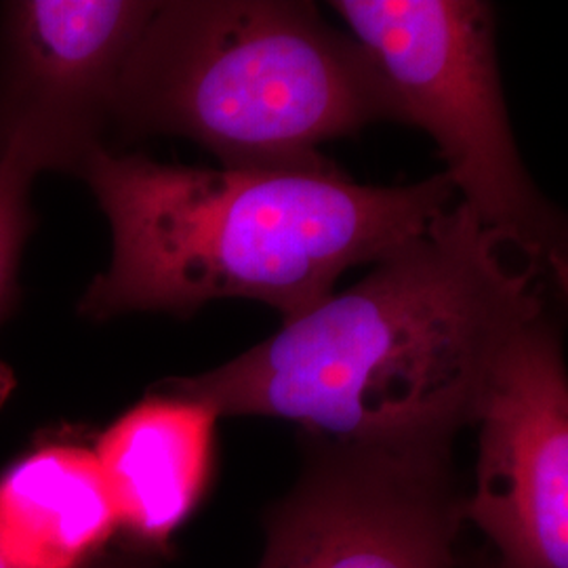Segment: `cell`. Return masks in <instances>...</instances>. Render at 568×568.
I'll use <instances>...</instances> for the list:
<instances>
[{"instance_id":"obj_1","label":"cell","mask_w":568,"mask_h":568,"mask_svg":"<svg viewBox=\"0 0 568 568\" xmlns=\"http://www.w3.org/2000/svg\"><path fill=\"white\" fill-rule=\"evenodd\" d=\"M548 276L455 203L361 283L239 358L156 389L345 445L448 448L499 352L546 314Z\"/></svg>"},{"instance_id":"obj_2","label":"cell","mask_w":568,"mask_h":568,"mask_svg":"<svg viewBox=\"0 0 568 568\" xmlns=\"http://www.w3.org/2000/svg\"><path fill=\"white\" fill-rule=\"evenodd\" d=\"M112 230V260L79 312L192 316L264 302L283 323L323 304L349 267L377 264L455 204L447 175L363 185L331 163L199 169L100 148L81 171Z\"/></svg>"},{"instance_id":"obj_3","label":"cell","mask_w":568,"mask_h":568,"mask_svg":"<svg viewBox=\"0 0 568 568\" xmlns=\"http://www.w3.org/2000/svg\"><path fill=\"white\" fill-rule=\"evenodd\" d=\"M382 119L356 42L288 0L159 2L114 108L124 135H180L230 169L321 166V143Z\"/></svg>"},{"instance_id":"obj_4","label":"cell","mask_w":568,"mask_h":568,"mask_svg":"<svg viewBox=\"0 0 568 568\" xmlns=\"http://www.w3.org/2000/svg\"><path fill=\"white\" fill-rule=\"evenodd\" d=\"M387 121L426 131L459 203L490 232L567 274V232L528 178L509 126L495 11L480 0H335Z\"/></svg>"},{"instance_id":"obj_5","label":"cell","mask_w":568,"mask_h":568,"mask_svg":"<svg viewBox=\"0 0 568 568\" xmlns=\"http://www.w3.org/2000/svg\"><path fill=\"white\" fill-rule=\"evenodd\" d=\"M159 2L9 0L0 7V156L81 175L114 126L122 70Z\"/></svg>"},{"instance_id":"obj_6","label":"cell","mask_w":568,"mask_h":568,"mask_svg":"<svg viewBox=\"0 0 568 568\" xmlns=\"http://www.w3.org/2000/svg\"><path fill=\"white\" fill-rule=\"evenodd\" d=\"M447 448H321L272 518L260 568H457Z\"/></svg>"},{"instance_id":"obj_7","label":"cell","mask_w":568,"mask_h":568,"mask_svg":"<svg viewBox=\"0 0 568 568\" xmlns=\"http://www.w3.org/2000/svg\"><path fill=\"white\" fill-rule=\"evenodd\" d=\"M466 514L508 568H568V384L558 328L539 316L488 371Z\"/></svg>"},{"instance_id":"obj_8","label":"cell","mask_w":568,"mask_h":568,"mask_svg":"<svg viewBox=\"0 0 568 568\" xmlns=\"http://www.w3.org/2000/svg\"><path fill=\"white\" fill-rule=\"evenodd\" d=\"M220 415L201 400L156 389L126 408L93 445L119 532L159 548L203 499Z\"/></svg>"},{"instance_id":"obj_9","label":"cell","mask_w":568,"mask_h":568,"mask_svg":"<svg viewBox=\"0 0 568 568\" xmlns=\"http://www.w3.org/2000/svg\"><path fill=\"white\" fill-rule=\"evenodd\" d=\"M119 535L93 447L49 436L0 471L7 568H93Z\"/></svg>"},{"instance_id":"obj_10","label":"cell","mask_w":568,"mask_h":568,"mask_svg":"<svg viewBox=\"0 0 568 568\" xmlns=\"http://www.w3.org/2000/svg\"><path fill=\"white\" fill-rule=\"evenodd\" d=\"M41 171L18 150L0 156V326L16 312L20 300V264L37 217L30 203L32 183ZM11 366L0 361V408L16 392Z\"/></svg>"},{"instance_id":"obj_11","label":"cell","mask_w":568,"mask_h":568,"mask_svg":"<svg viewBox=\"0 0 568 568\" xmlns=\"http://www.w3.org/2000/svg\"><path fill=\"white\" fill-rule=\"evenodd\" d=\"M0 568H7V565H4V562H2V560H0Z\"/></svg>"}]
</instances>
